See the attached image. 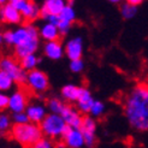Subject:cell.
I'll list each match as a JSON object with an SVG mask.
<instances>
[{"instance_id":"cell-24","label":"cell","mask_w":148,"mask_h":148,"mask_svg":"<svg viewBox=\"0 0 148 148\" xmlns=\"http://www.w3.org/2000/svg\"><path fill=\"white\" fill-rule=\"evenodd\" d=\"M106 111V106L105 103L100 100H94L93 101V105L89 110V113H90V117L92 118H98V117H101Z\"/></svg>"},{"instance_id":"cell-30","label":"cell","mask_w":148,"mask_h":148,"mask_svg":"<svg viewBox=\"0 0 148 148\" xmlns=\"http://www.w3.org/2000/svg\"><path fill=\"white\" fill-rule=\"evenodd\" d=\"M7 102H9V95L0 92V112L7 108Z\"/></svg>"},{"instance_id":"cell-16","label":"cell","mask_w":148,"mask_h":148,"mask_svg":"<svg viewBox=\"0 0 148 148\" xmlns=\"http://www.w3.org/2000/svg\"><path fill=\"white\" fill-rule=\"evenodd\" d=\"M95 99L93 98V95L90 93V90L86 87H81L79 89V95L77 99V111L82 114V113H89V110L93 105V101Z\"/></svg>"},{"instance_id":"cell-28","label":"cell","mask_w":148,"mask_h":148,"mask_svg":"<svg viewBox=\"0 0 148 148\" xmlns=\"http://www.w3.org/2000/svg\"><path fill=\"white\" fill-rule=\"evenodd\" d=\"M30 148H54L53 143H52V141L49 138H40L38 142L34 143Z\"/></svg>"},{"instance_id":"cell-1","label":"cell","mask_w":148,"mask_h":148,"mask_svg":"<svg viewBox=\"0 0 148 148\" xmlns=\"http://www.w3.org/2000/svg\"><path fill=\"white\" fill-rule=\"evenodd\" d=\"M124 113L129 124L137 131L148 129V87L135 86L124 102Z\"/></svg>"},{"instance_id":"cell-4","label":"cell","mask_w":148,"mask_h":148,"mask_svg":"<svg viewBox=\"0 0 148 148\" xmlns=\"http://www.w3.org/2000/svg\"><path fill=\"white\" fill-rule=\"evenodd\" d=\"M42 135L49 137V140H58L62 137L65 130L68 129L65 122L59 114L47 113V116L43 118V121L39 124Z\"/></svg>"},{"instance_id":"cell-31","label":"cell","mask_w":148,"mask_h":148,"mask_svg":"<svg viewBox=\"0 0 148 148\" xmlns=\"http://www.w3.org/2000/svg\"><path fill=\"white\" fill-rule=\"evenodd\" d=\"M128 3H130L131 5H134V6H137L142 3V0H128Z\"/></svg>"},{"instance_id":"cell-21","label":"cell","mask_w":148,"mask_h":148,"mask_svg":"<svg viewBox=\"0 0 148 148\" xmlns=\"http://www.w3.org/2000/svg\"><path fill=\"white\" fill-rule=\"evenodd\" d=\"M19 65L22 66V69H23L25 72H29L32 70H35L38 64L40 63V59L36 54H29L24 58L19 59Z\"/></svg>"},{"instance_id":"cell-11","label":"cell","mask_w":148,"mask_h":148,"mask_svg":"<svg viewBox=\"0 0 148 148\" xmlns=\"http://www.w3.org/2000/svg\"><path fill=\"white\" fill-rule=\"evenodd\" d=\"M66 148H82L84 146V138L79 129L68 128L62 136Z\"/></svg>"},{"instance_id":"cell-3","label":"cell","mask_w":148,"mask_h":148,"mask_svg":"<svg viewBox=\"0 0 148 148\" xmlns=\"http://www.w3.org/2000/svg\"><path fill=\"white\" fill-rule=\"evenodd\" d=\"M11 136L21 146L30 148L40 138H42V132L39 125L28 122L25 124H14L11 128Z\"/></svg>"},{"instance_id":"cell-12","label":"cell","mask_w":148,"mask_h":148,"mask_svg":"<svg viewBox=\"0 0 148 148\" xmlns=\"http://www.w3.org/2000/svg\"><path fill=\"white\" fill-rule=\"evenodd\" d=\"M24 113L27 114L29 123L39 125L43 121V118L47 116V108L42 103L35 102V103H30V105L27 106Z\"/></svg>"},{"instance_id":"cell-20","label":"cell","mask_w":148,"mask_h":148,"mask_svg":"<svg viewBox=\"0 0 148 148\" xmlns=\"http://www.w3.org/2000/svg\"><path fill=\"white\" fill-rule=\"evenodd\" d=\"M58 19L59 22H66V23L72 24V22L76 19V10L71 4H65L60 13L58 14Z\"/></svg>"},{"instance_id":"cell-2","label":"cell","mask_w":148,"mask_h":148,"mask_svg":"<svg viewBox=\"0 0 148 148\" xmlns=\"http://www.w3.org/2000/svg\"><path fill=\"white\" fill-rule=\"evenodd\" d=\"M3 43L14 46V53L18 59L29 54H35L39 48V32L34 24L19 25L13 30H6L3 34Z\"/></svg>"},{"instance_id":"cell-10","label":"cell","mask_w":148,"mask_h":148,"mask_svg":"<svg viewBox=\"0 0 148 148\" xmlns=\"http://www.w3.org/2000/svg\"><path fill=\"white\" fill-rule=\"evenodd\" d=\"M83 39L81 36H75L66 41L64 46V54L68 57L70 60H76V59H82L83 54Z\"/></svg>"},{"instance_id":"cell-7","label":"cell","mask_w":148,"mask_h":148,"mask_svg":"<svg viewBox=\"0 0 148 148\" xmlns=\"http://www.w3.org/2000/svg\"><path fill=\"white\" fill-rule=\"evenodd\" d=\"M11 5L16 9L23 19L32 22L40 17V6L34 1H28V0H11Z\"/></svg>"},{"instance_id":"cell-5","label":"cell","mask_w":148,"mask_h":148,"mask_svg":"<svg viewBox=\"0 0 148 148\" xmlns=\"http://www.w3.org/2000/svg\"><path fill=\"white\" fill-rule=\"evenodd\" d=\"M0 71L9 75L12 78L13 83L23 84L25 82L27 72L22 69V66L14 58H11V57L0 58Z\"/></svg>"},{"instance_id":"cell-33","label":"cell","mask_w":148,"mask_h":148,"mask_svg":"<svg viewBox=\"0 0 148 148\" xmlns=\"http://www.w3.org/2000/svg\"><path fill=\"white\" fill-rule=\"evenodd\" d=\"M0 138H1V132H0Z\"/></svg>"},{"instance_id":"cell-25","label":"cell","mask_w":148,"mask_h":148,"mask_svg":"<svg viewBox=\"0 0 148 148\" xmlns=\"http://www.w3.org/2000/svg\"><path fill=\"white\" fill-rule=\"evenodd\" d=\"M13 84L14 83H13L12 78L9 75H6L5 72L0 71V92H1V93H6L7 90L12 89Z\"/></svg>"},{"instance_id":"cell-23","label":"cell","mask_w":148,"mask_h":148,"mask_svg":"<svg viewBox=\"0 0 148 148\" xmlns=\"http://www.w3.org/2000/svg\"><path fill=\"white\" fill-rule=\"evenodd\" d=\"M121 13H122V17L124 19H131L136 16L137 13V6L131 5L130 3H124L121 6Z\"/></svg>"},{"instance_id":"cell-14","label":"cell","mask_w":148,"mask_h":148,"mask_svg":"<svg viewBox=\"0 0 148 148\" xmlns=\"http://www.w3.org/2000/svg\"><path fill=\"white\" fill-rule=\"evenodd\" d=\"M0 21L9 24H19L22 23L21 13L11 5V3H5L4 5H0Z\"/></svg>"},{"instance_id":"cell-13","label":"cell","mask_w":148,"mask_h":148,"mask_svg":"<svg viewBox=\"0 0 148 148\" xmlns=\"http://www.w3.org/2000/svg\"><path fill=\"white\" fill-rule=\"evenodd\" d=\"M59 116L63 118L66 127L75 128V129H79L81 123H82V119H83L82 114H81L76 108H73L72 106H68V105H65V107L63 108L62 113Z\"/></svg>"},{"instance_id":"cell-29","label":"cell","mask_w":148,"mask_h":148,"mask_svg":"<svg viewBox=\"0 0 148 148\" xmlns=\"http://www.w3.org/2000/svg\"><path fill=\"white\" fill-rule=\"evenodd\" d=\"M14 122V124H25L28 123V118H27V114L24 112H19V113H13L12 116V119Z\"/></svg>"},{"instance_id":"cell-8","label":"cell","mask_w":148,"mask_h":148,"mask_svg":"<svg viewBox=\"0 0 148 148\" xmlns=\"http://www.w3.org/2000/svg\"><path fill=\"white\" fill-rule=\"evenodd\" d=\"M97 129H98V124L94 118H92L90 116L83 117L79 130L84 138V146L88 147L95 146V143H97Z\"/></svg>"},{"instance_id":"cell-27","label":"cell","mask_w":148,"mask_h":148,"mask_svg":"<svg viewBox=\"0 0 148 148\" xmlns=\"http://www.w3.org/2000/svg\"><path fill=\"white\" fill-rule=\"evenodd\" d=\"M70 70L75 73L82 72L84 69V62L82 59H76V60H70Z\"/></svg>"},{"instance_id":"cell-19","label":"cell","mask_w":148,"mask_h":148,"mask_svg":"<svg viewBox=\"0 0 148 148\" xmlns=\"http://www.w3.org/2000/svg\"><path fill=\"white\" fill-rule=\"evenodd\" d=\"M79 89H81V87H78L76 84H71V83L65 84L60 90L62 98L66 101L76 102L78 99V95H79Z\"/></svg>"},{"instance_id":"cell-26","label":"cell","mask_w":148,"mask_h":148,"mask_svg":"<svg viewBox=\"0 0 148 148\" xmlns=\"http://www.w3.org/2000/svg\"><path fill=\"white\" fill-rule=\"evenodd\" d=\"M11 117L7 116L5 113H0V132H6L11 130L12 125H11Z\"/></svg>"},{"instance_id":"cell-32","label":"cell","mask_w":148,"mask_h":148,"mask_svg":"<svg viewBox=\"0 0 148 148\" xmlns=\"http://www.w3.org/2000/svg\"><path fill=\"white\" fill-rule=\"evenodd\" d=\"M3 45V34H1V32H0V46Z\"/></svg>"},{"instance_id":"cell-6","label":"cell","mask_w":148,"mask_h":148,"mask_svg":"<svg viewBox=\"0 0 148 148\" xmlns=\"http://www.w3.org/2000/svg\"><path fill=\"white\" fill-rule=\"evenodd\" d=\"M29 90H32L35 94H43L49 87V79L46 72H43L39 69H35L27 72L25 82Z\"/></svg>"},{"instance_id":"cell-9","label":"cell","mask_w":148,"mask_h":148,"mask_svg":"<svg viewBox=\"0 0 148 148\" xmlns=\"http://www.w3.org/2000/svg\"><path fill=\"white\" fill-rule=\"evenodd\" d=\"M28 94L23 89H16L11 95H9V102H7V108H9L12 113H19L24 112L28 103Z\"/></svg>"},{"instance_id":"cell-18","label":"cell","mask_w":148,"mask_h":148,"mask_svg":"<svg viewBox=\"0 0 148 148\" xmlns=\"http://www.w3.org/2000/svg\"><path fill=\"white\" fill-rule=\"evenodd\" d=\"M39 32V38H41L42 40H45L46 42H49V41H58L59 40V30L57 25L52 24V23H43L40 29H38Z\"/></svg>"},{"instance_id":"cell-17","label":"cell","mask_w":148,"mask_h":148,"mask_svg":"<svg viewBox=\"0 0 148 148\" xmlns=\"http://www.w3.org/2000/svg\"><path fill=\"white\" fill-rule=\"evenodd\" d=\"M43 54L51 60H59L64 56V46L60 41H49L43 46Z\"/></svg>"},{"instance_id":"cell-22","label":"cell","mask_w":148,"mask_h":148,"mask_svg":"<svg viewBox=\"0 0 148 148\" xmlns=\"http://www.w3.org/2000/svg\"><path fill=\"white\" fill-rule=\"evenodd\" d=\"M65 107V103L63 100L58 98H52L47 102V110H49V113L52 114H60L63 108Z\"/></svg>"},{"instance_id":"cell-15","label":"cell","mask_w":148,"mask_h":148,"mask_svg":"<svg viewBox=\"0 0 148 148\" xmlns=\"http://www.w3.org/2000/svg\"><path fill=\"white\" fill-rule=\"evenodd\" d=\"M64 6V0H46L40 7V16L45 19H47L48 17H56L60 13Z\"/></svg>"}]
</instances>
